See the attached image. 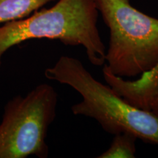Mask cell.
<instances>
[{
	"label": "cell",
	"instance_id": "cell-6",
	"mask_svg": "<svg viewBox=\"0 0 158 158\" xmlns=\"http://www.w3.org/2000/svg\"><path fill=\"white\" fill-rule=\"evenodd\" d=\"M138 138L133 133L124 132L114 135L111 144L98 158H134L135 157V142Z\"/></svg>",
	"mask_w": 158,
	"mask_h": 158
},
{
	"label": "cell",
	"instance_id": "cell-7",
	"mask_svg": "<svg viewBox=\"0 0 158 158\" xmlns=\"http://www.w3.org/2000/svg\"><path fill=\"white\" fill-rule=\"evenodd\" d=\"M150 111H152L156 116L158 117V92L154 97L152 101L150 104Z\"/></svg>",
	"mask_w": 158,
	"mask_h": 158
},
{
	"label": "cell",
	"instance_id": "cell-1",
	"mask_svg": "<svg viewBox=\"0 0 158 158\" xmlns=\"http://www.w3.org/2000/svg\"><path fill=\"white\" fill-rule=\"evenodd\" d=\"M44 74L80 94L81 101L71 107L74 115L94 118L108 133L128 132L145 143L158 145L157 116L130 104L110 86L98 81L79 59L61 56Z\"/></svg>",
	"mask_w": 158,
	"mask_h": 158
},
{
	"label": "cell",
	"instance_id": "cell-5",
	"mask_svg": "<svg viewBox=\"0 0 158 158\" xmlns=\"http://www.w3.org/2000/svg\"><path fill=\"white\" fill-rule=\"evenodd\" d=\"M54 0H0V23L28 17Z\"/></svg>",
	"mask_w": 158,
	"mask_h": 158
},
{
	"label": "cell",
	"instance_id": "cell-2",
	"mask_svg": "<svg viewBox=\"0 0 158 158\" xmlns=\"http://www.w3.org/2000/svg\"><path fill=\"white\" fill-rule=\"evenodd\" d=\"M98 13L94 0H59L51 8L4 23L0 27V68L4 54L11 47L44 38L81 45L89 62L101 66L106 62V49L98 29Z\"/></svg>",
	"mask_w": 158,
	"mask_h": 158
},
{
	"label": "cell",
	"instance_id": "cell-3",
	"mask_svg": "<svg viewBox=\"0 0 158 158\" xmlns=\"http://www.w3.org/2000/svg\"><path fill=\"white\" fill-rule=\"evenodd\" d=\"M110 29L105 66L118 77L143 75L158 67V19L131 5L130 0H94Z\"/></svg>",
	"mask_w": 158,
	"mask_h": 158
},
{
	"label": "cell",
	"instance_id": "cell-4",
	"mask_svg": "<svg viewBox=\"0 0 158 158\" xmlns=\"http://www.w3.org/2000/svg\"><path fill=\"white\" fill-rule=\"evenodd\" d=\"M57 102L56 90L47 84L9 100L0 124V158L48 157L45 140L56 117Z\"/></svg>",
	"mask_w": 158,
	"mask_h": 158
}]
</instances>
